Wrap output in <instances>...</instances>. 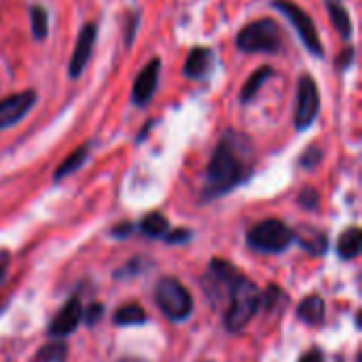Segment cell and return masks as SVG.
<instances>
[{
  "label": "cell",
  "instance_id": "obj_15",
  "mask_svg": "<svg viewBox=\"0 0 362 362\" xmlns=\"http://www.w3.org/2000/svg\"><path fill=\"white\" fill-rule=\"evenodd\" d=\"M297 316L305 322V325H320L325 320V301L318 295H312L308 299H303L297 308Z\"/></svg>",
  "mask_w": 362,
  "mask_h": 362
},
{
  "label": "cell",
  "instance_id": "obj_2",
  "mask_svg": "<svg viewBox=\"0 0 362 362\" xmlns=\"http://www.w3.org/2000/svg\"><path fill=\"white\" fill-rule=\"evenodd\" d=\"M259 303H261L259 286L252 280L240 276L238 282L233 284L231 295H229V310L225 314V329L229 333H242L248 327V322L255 318Z\"/></svg>",
  "mask_w": 362,
  "mask_h": 362
},
{
  "label": "cell",
  "instance_id": "obj_7",
  "mask_svg": "<svg viewBox=\"0 0 362 362\" xmlns=\"http://www.w3.org/2000/svg\"><path fill=\"white\" fill-rule=\"evenodd\" d=\"M320 112V91L316 81L310 74H303L299 78L297 87V108H295V127L299 132H305L312 127Z\"/></svg>",
  "mask_w": 362,
  "mask_h": 362
},
{
  "label": "cell",
  "instance_id": "obj_13",
  "mask_svg": "<svg viewBox=\"0 0 362 362\" xmlns=\"http://www.w3.org/2000/svg\"><path fill=\"white\" fill-rule=\"evenodd\" d=\"M293 242H297L299 246H303L312 255H322L327 250V246H329L327 235L322 231L310 229V227H303L299 231H293Z\"/></svg>",
  "mask_w": 362,
  "mask_h": 362
},
{
  "label": "cell",
  "instance_id": "obj_28",
  "mask_svg": "<svg viewBox=\"0 0 362 362\" xmlns=\"http://www.w3.org/2000/svg\"><path fill=\"white\" fill-rule=\"evenodd\" d=\"M352 59H354V49H346V53L339 55L337 66H339V68H348V66L352 64Z\"/></svg>",
  "mask_w": 362,
  "mask_h": 362
},
{
  "label": "cell",
  "instance_id": "obj_31",
  "mask_svg": "<svg viewBox=\"0 0 362 362\" xmlns=\"http://www.w3.org/2000/svg\"><path fill=\"white\" fill-rule=\"evenodd\" d=\"M301 362H325V358H322V354H320L318 350H312V352H308V354L301 358Z\"/></svg>",
  "mask_w": 362,
  "mask_h": 362
},
{
  "label": "cell",
  "instance_id": "obj_29",
  "mask_svg": "<svg viewBox=\"0 0 362 362\" xmlns=\"http://www.w3.org/2000/svg\"><path fill=\"white\" fill-rule=\"evenodd\" d=\"M6 269H8V252L6 250H0V284L6 278Z\"/></svg>",
  "mask_w": 362,
  "mask_h": 362
},
{
  "label": "cell",
  "instance_id": "obj_18",
  "mask_svg": "<svg viewBox=\"0 0 362 362\" xmlns=\"http://www.w3.org/2000/svg\"><path fill=\"white\" fill-rule=\"evenodd\" d=\"M327 11L333 19V25L337 28V32L344 38H350L352 36V21H350L348 8L344 6V2L341 0H327Z\"/></svg>",
  "mask_w": 362,
  "mask_h": 362
},
{
  "label": "cell",
  "instance_id": "obj_10",
  "mask_svg": "<svg viewBox=\"0 0 362 362\" xmlns=\"http://www.w3.org/2000/svg\"><path fill=\"white\" fill-rule=\"evenodd\" d=\"M159 74H161V59L153 57L136 76L134 87H132V102L136 106H146L151 102V98L155 95L157 87H159Z\"/></svg>",
  "mask_w": 362,
  "mask_h": 362
},
{
  "label": "cell",
  "instance_id": "obj_12",
  "mask_svg": "<svg viewBox=\"0 0 362 362\" xmlns=\"http://www.w3.org/2000/svg\"><path fill=\"white\" fill-rule=\"evenodd\" d=\"M214 66V51L210 47H193L185 59V76L187 78H206Z\"/></svg>",
  "mask_w": 362,
  "mask_h": 362
},
{
  "label": "cell",
  "instance_id": "obj_11",
  "mask_svg": "<svg viewBox=\"0 0 362 362\" xmlns=\"http://www.w3.org/2000/svg\"><path fill=\"white\" fill-rule=\"evenodd\" d=\"M81 320H83L81 301H78L76 297H72V299L59 310V314L53 318V322L49 325V335H51V337H66V335L74 333V329L78 327Z\"/></svg>",
  "mask_w": 362,
  "mask_h": 362
},
{
  "label": "cell",
  "instance_id": "obj_14",
  "mask_svg": "<svg viewBox=\"0 0 362 362\" xmlns=\"http://www.w3.org/2000/svg\"><path fill=\"white\" fill-rule=\"evenodd\" d=\"M362 248V231L358 227H350L346 229L341 235H339V242H337V255L344 259V261H352L361 255Z\"/></svg>",
  "mask_w": 362,
  "mask_h": 362
},
{
  "label": "cell",
  "instance_id": "obj_24",
  "mask_svg": "<svg viewBox=\"0 0 362 362\" xmlns=\"http://www.w3.org/2000/svg\"><path fill=\"white\" fill-rule=\"evenodd\" d=\"M322 161V151L320 148H316V146H310L303 155H301V165L303 168H314V165H318Z\"/></svg>",
  "mask_w": 362,
  "mask_h": 362
},
{
  "label": "cell",
  "instance_id": "obj_19",
  "mask_svg": "<svg viewBox=\"0 0 362 362\" xmlns=\"http://www.w3.org/2000/svg\"><path fill=\"white\" fill-rule=\"evenodd\" d=\"M142 322H146V314L136 303L121 305L115 312V325H119V327H134V325H142Z\"/></svg>",
  "mask_w": 362,
  "mask_h": 362
},
{
  "label": "cell",
  "instance_id": "obj_1",
  "mask_svg": "<svg viewBox=\"0 0 362 362\" xmlns=\"http://www.w3.org/2000/svg\"><path fill=\"white\" fill-rule=\"evenodd\" d=\"M255 170V144L252 140L235 129L223 134L208 163L204 197H221L235 187L244 185Z\"/></svg>",
  "mask_w": 362,
  "mask_h": 362
},
{
  "label": "cell",
  "instance_id": "obj_6",
  "mask_svg": "<svg viewBox=\"0 0 362 362\" xmlns=\"http://www.w3.org/2000/svg\"><path fill=\"white\" fill-rule=\"evenodd\" d=\"M272 6H274L276 11H280V13L293 23V28L297 30L301 42L305 45V49H308L312 55L325 57V49H322V40H320L318 28H316L314 19L303 11L299 4H295V2H291V0H274Z\"/></svg>",
  "mask_w": 362,
  "mask_h": 362
},
{
  "label": "cell",
  "instance_id": "obj_8",
  "mask_svg": "<svg viewBox=\"0 0 362 362\" xmlns=\"http://www.w3.org/2000/svg\"><path fill=\"white\" fill-rule=\"evenodd\" d=\"M36 100H38V95L34 89L17 91L13 95H6L4 100H0V129L17 125L34 108Z\"/></svg>",
  "mask_w": 362,
  "mask_h": 362
},
{
  "label": "cell",
  "instance_id": "obj_32",
  "mask_svg": "<svg viewBox=\"0 0 362 362\" xmlns=\"http://www.w3.org/2000/svg\"><path fill=\"white\" fill-rule=\"evenodd\" d=\"M119 362H142V361H138V358H123V361H119Z\"/></svg>",
  "mask_w": 362,
  "mask_h": 362
},
{
  "label": "cell",
  "instance_id": "obj_17",
  "mask_svg": "<svg viewBox=\"0 0 362 362\" xmlns=\"http://www.w3.org/2000/svg\"><path fill=\"white\" fill-rule=\"evenodd\" d=\"M87 157H89V146H87V144L78 146L74 153H70V155L62 161V165H59V168L55 170V174H53V180L57 182V180H64L66 176L74 174V172L87 161Z\"/></svg>",
  "mask_w": 362,
  "mask_h": 362
},
{
  "label": "cell",
  "instance_id": "obj_25",
  "mask_svg": "<svg viewBox=\"0 0 362 362\" xmlns=\"http://www.w3.org/2000/svg\"><path fill=\"white\" fill-rule=\"evenodd\" d=\"M318 199H320V197H318V193H316L314 189H310V187H308V189H303V193L299 195V204H301L305 210H314V208L318 206Z\"/></svg>",
  "mask_w": 362,
  "mask_h": 362
},
{
  "label": "cell",
  "instance_id": "obj_26",
  "mask_svg": "<svg viewBox=\"0 0 362 362\" xmlns=\"http://www.w3.org/2000/svg\"><path fill=\"white\" fill-rule=\"evenodd\" d=\"M138 23H140V17H138V13H134V15L129 17V21H127V28H125V36H123L125 47H132V42H134V38H136Z\"/></svg>",
  "mask_w": 362,
  "mask_h": 362
},
{
  "label": "cell",
  "instance_id": "obj_30",
  "mask_svg": "<svg viewBox=\"0 0 362 362\" xmlns=\"http://www.w3.org/2000/svg\"><path fill=\"white\" fill-rule=\"evenodd\" d=\"M129 231H132V225L129 223H121V225H117V229H112V238H125V235H129Z\"/></svg>",
  "mask_w": 362,
  "mask_h": 362
},
{
  "label": "cell",
  "instance_id": "obj_4",
  "mask_svg": "<svg viewBox=\"0 0 362 362\" xmlns=\"http://www.w3.org/2000/svg\"><path fill=\"white\" fill-rule=\"evenodd\" d=\"M155 301L159 310L174 322H182L193 312V299L189 291L176 278H163L155 286Z\"/></svg>",
  "mask_w": 362,
  "mask_h": 362
},
{
  "label": "cell",
  "instance_id": "obj_27",
  "mask_svg": "<svg viewBox=\"0 0 362 362\" xmlns=\"http://www.w3.org/2000/svg\"><path fill=\"white\" fill-rule=\"evenodd\" d=\"M189 240H191V231H187V229H176L168 235L170 244H187Z\"/></svg>",
  "mask_w": 362,
  "mask_h": 362
},
{
  "label": "cell",
  "instance_id": "obj_16",
  "mask_svg": "<svg viewBox=\"0 0 362 362\" xmlns=\"http://www.w3.org/2000/svg\"><path fill=\"white\" fill-rule=\"evenodd\" d=\"M274 74H276V72H274V68H272V66H261L259 70H255V72L250 74V78L244 83V89H242V93H240L242 104L252 102V100H255V95L259 93V89L265 85V81H267V78H272Z\"/></svg>",
  "mask_w": 362,
  "mask_h": 362
},
{
  "label": "cell",
  "instance_id": "obj_22",
  "mask_svg": "<svg viewBox=\"0 0 362 362\" xmlns=\"http://www.w3.org/2000/svg\"><path fill=\"white\" fill-rule=\"evenodd\" d=\"M68 350L62 341H53V344H47L42 346L36 356H34V362H62L66 358Z\"/></svg>",
  "mask_w": 362,
  "mask_h": 362
},
{
  "label": "cell",
  "instance_id": "obj_23",
  "mask_svg": "<svg viewBox=\"0 0 362 362\" xmlns=\"http://www.w3.org/2000/svg\"><path fill=\"white\" fill-rule=\"evenodd\" d=\"M102 316H104V305H102V303H91V305L83 312V318H85L87 327L98 325Z\"/></svg>",
  "mask_w": 362,
  "mask_h": 362
},
{
  "label": "cell",
  "instance_id": "obj_3",
  "mask_svg": "<svg viewBox=\"0 0 362 362\" xmlns=\"http://www.w3.org/2000/svg\"><path fill=\"white\" fill-rule=\"evenodd\" d=\"M235 47L244 53H278L282 47L280 25L269 17L250 21L238 32Z\"/></svg>",
  "mask_w": 362,
  "mask_h": 362
},
{
  "label": "cell",
  "instance_id": "obj_20",
  "mask_svg": "<svg viewBox=\"0 0 362 362\" xmlns=\"http://www.w3.org/2000/svg\"><path fill=\"white\" fill-rule=\"evenodd\" d=\"M30 21H32V36L36 40L47 38L49 34V13L42 4H32L30 6Z\"/></svg>",
  "mask_w": 362,
  "mask_h": 362
},
{
  "label": "cell",
  "instance_id": "obj_21",
  "mask_svg": "<svg viewBox=\"0 0 362 362\" xmlns=\"http://www.w3.org/2000/svg\"><path fill=\"white\" fill-rule=\"evenodd\" d=\"M168 227H170V225H168V218H165L163 214H159V212L146 214V216L142 218V223H140L142 233L148 235V238H161V235H165Z\"/></svg>",
  "mask_w": 362,
  "mask_h": 362
},
{
  "label": "cell",
  "instance_id": "obj_5",
  "mask_svg": "<svg viewBox=\"0 0 362 362\" xmlns=\"http://www.w3.org/2000/svg\"><path fill=\"white\" fill-rule=\"evenodd\" d=\"M248 246L259 250V252H267V255H276V252H284L291 244H293V231L276 218L263 221L259 225H255L248 235Z\"/></svg>",
  "mask_w": 362,
  "mask_h": 362
},
{
  "label": "cell",
  "instance_id": "obj_9",
  "mask_svg": "<svg viewBox=\"0 0 362 362\" xmlns=\"http://www.w3.org/2000/svg\"><path fill=\"white\" fill-rule=\"evenodd\" d=\"M95 38H98V25L93 21L85 23L78 32L74 51H72L70 62H68V76L70 78H78L83 74V70L87 68V62L91 59V53H93Z\"/></svg>",
  "mask_w": 362,
  "mask_h": 362
}]
</instances>
